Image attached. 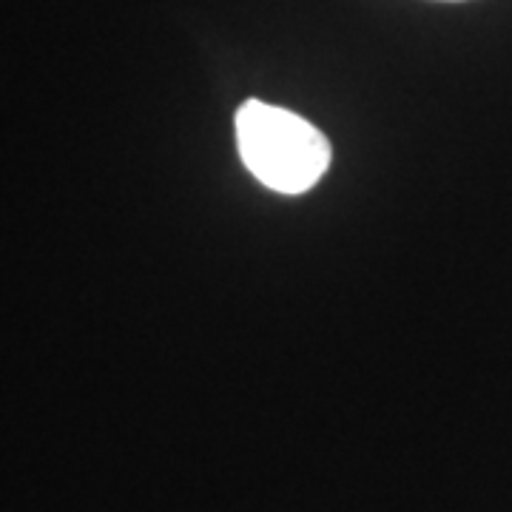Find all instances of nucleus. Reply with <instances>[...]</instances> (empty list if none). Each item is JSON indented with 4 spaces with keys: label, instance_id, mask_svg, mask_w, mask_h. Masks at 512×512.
Segmentation results:
<instances>
[{
    "label": "nucleus",
    "instance_id": "f257e3e1",
    "mask_svg": "<svg viewBox=\"0 0 512 512\" xmlns=\"http://www.w3.org/2000/svg\"><path fill=\"white\" fill-rule=\"evenodd\" d=\"M237 146L256 180L288 197L311 191L330 165V143L319 128L262 100L239 106Z\"/></svg>",
    "mask_w": 512,
    "mask_h": 512
}]
</instances>
